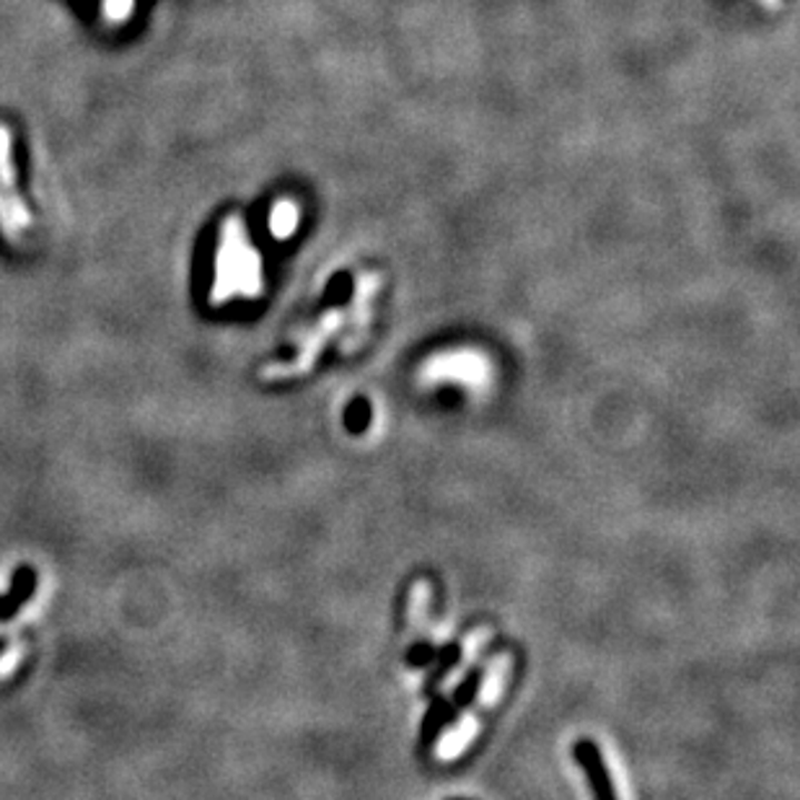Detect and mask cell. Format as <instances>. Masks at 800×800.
<instances>
[{
	"label": "cell",
	"mask_w": 800,
	"mask_h": 800,
	"mask_svg": "<svg viewBox=\"0 0 800 800\" xmlns=\"http://www.w3.org/2000/svg\"><path fill=\"white\" fill-rule=\"evenodd\" d=\"M511 666H513L511 655H497V659L490 663L485 684H482V692L477 697V704H474L472 712H466V715L456 723V728H451V731L446 733V739L441 741V747H438L441 759H456L474 741V735H477L482 728V715H485L487 710H493L497 700H501Z\"/></svg>",
	"instance_id": "7a4b0ae2"
},
{
	"label": "cell",
	"mask_w": 800,
	"mask_h": 800,
	"mask_svg": "<svg viewBox=\"0 0 800 800\" xmlns=\"http://www.w3.org/2000/svg\"><path fill=\"white\" fill-rule=\"evenodd\" d=\"M368 417H371L368 404H366V409H363V402H355V404H353V412L345 417V423H347V427H350L353 433H361L363 427L368 425Z\"/></svg>",
	"instance_id": "7c38bea8"
},
{
	"label": "cell",
	"mask_w": 800,
	"mask_h": 800,
	"mask_svg": "<svg viewBox=\"0 0 800 800\" xmlns=\"http://www.w3.org/2000/svg\"><path fill=\"white\" fill-rule=\"evenodd\" d=\"M135 0H105L101 3V11H105V19L109 23H125L132 16Z\"/></svg>",
	"instance_id": "8fae6325"
},
{
	"label": "cell",
	"mask_w": 800,
	"mask_h": 800,
	"mask_svg": "<svg viewBox=\"0 0 800 800\" xmlns=\"http://www.w3.org/2000/svg\"><path fill=\"white\" fill-rule=\"evenodd\" d=\"M759 6H764L767 11H780L782 8V0H757Z\"/></svg>",
	"instance_id": "4fadbf2b"
},
{
	"label": "cell",
	"mask_w": 800,
	"mask_h": 800,
	"mask_svg": "<svg viewBox=\"0 0 800 800\" xmlns=\"http://www.w3.org/2000/svg\"><path fill=\"white\" fill-rule=\"evenodd\" d=\"M419 378L427 384H462L470 389H485L493 382V366L485 355L477 350H451L438 353L419 371Z\"/></svg>",
	"instance_id": "3957f363"
},
{
	"label": "cell",
	"mask_w": 800,
	"mask_h": 800,
	"mask_svg": "<svg viewBox=\"0 0 800 800\" xmlns=\"http://www.w3.org/2000/svg\"><path fill=\"white\" fill-rule=\"evenodd\" d=\"M0 192H16V164H13V135L0 125Z\"/></svg>",
	"instance_id": "9c48e42d"
},
{
	"label": "cell",
	"mask_w": 800,
	"mask_h": 800,
	"mask_svg": "<svg viewBox=\"0 0 800 800\" xmlns=\"http://www.w3.org/2000/svg\"><path fill=\"white\" fill-rule=\"evenodd\" d=\"M263 290V255L251 244L244 220L239 216H231L220 228L210 304L220 306L231 298H259Z\"/></svg>",
	"instance_id": "6da1fadb"
},
{
	"label": "cell",
	"mask_w": 800,
	"mask_h": 800,
	"mask_svg": "<svg viewBox=\"0 0 800 800\" xmlns=\"http://www.w3.org/2000/svg\"><path fill=\"white\" fill-rule=\"evenodd\" d=\"M378 285H382V277L374 273H366L358 277V285H355L350 312H347V319H350V332L339 343V350L353 353L363 339L368 337L371 316H374V298L378 293Z\"/></svg>",
	"instance_id": "5b68a950"
},
{
	"label": "cell",
	"mask_w": 800,
	"mask_h": 800,
	"mask_svg": "<svg viewBox=\"0 0 800 800\" xmlns=\"http://www.w3.org/2000/svg\"><path fill=\"white\" fill-rule=\"evenodd\" d=\"M298 218H300V210L296 203L288 200V197H285V200H277L273 213H269V234L280 241L290 239L298 228Z\"/></svg>",
	"instance_id": "ba28073f"
},
{
	"label": "cell",
	"mask_w": 800,
	"mask_h": 800,
	"mask_svg": "<svg viewBox=\"0 0 800 800\" xmlns=\"http://www.w3.org/2000/svg\"><path fill=\"white\" fill-rule=\"evenodd\" d=\"M575 757L585 770V774H589V786L593 790V796H596V800H616L614 782H612V778H609V770H606L604 759H601V751L596 743L589 739L577 741Z\"/></svg>",
	"instance_id": "8992f818"
},
{
	"label": "cell",
	"mask_w": 800,
	"mask_h": 800,
	"mask_svg": "<svg viewBox=\"0 0 800 800\" xmlns=\"http://www.w3.org/2000/svg\"><path fill=\"white\" fill-rule=\"evenodd\" d=\"M487 635H490L487 630H477V632H474V635H470V640H466V653H464L462 669H458V671L454 673V676H448V679H466V671L472 669V663H474V659H477L480 648H482V643H485V640H487Z\"/></svg>",
	"instance_id": "30bf717a"
},
{
	"label": "cell",
	"mask_w": 800,
	"mask_h": 800,
	"mask_svg": "<svg viewBox=\"0 0 800 800\" xmlns=\"http://www.w3.org/2000/svg\"><path fill=\"white\" fill-rule=\"evenodd\" d=\"M31 213L23 200L16 192H0V226L8 236L21 234L23 228H29Z\"/></svg>",
	"instance_id": "52a82bcc"
},
{
	"label": "cell",
	"mask_w": 800,
	"mask_h": 800,
	"mask_svg": "<svg viewBox=\"0 0 800 800\" xmlns=\"http://www.w3.org/2000/svg\"><path fill=\"white\" fill-rule=\"evenodd\" d=\"M345 319H347V312H343V308H332V312L324 314L322 319L314 324V329H308L306 337L300 339L298 358L288 363V366H267L265 378H288V376L306 374V371L316 363V358H319L324 345H327L329 339L345 327Z\"/></svg>",
	"instance_id": "277c9868"
}]
</instances>
